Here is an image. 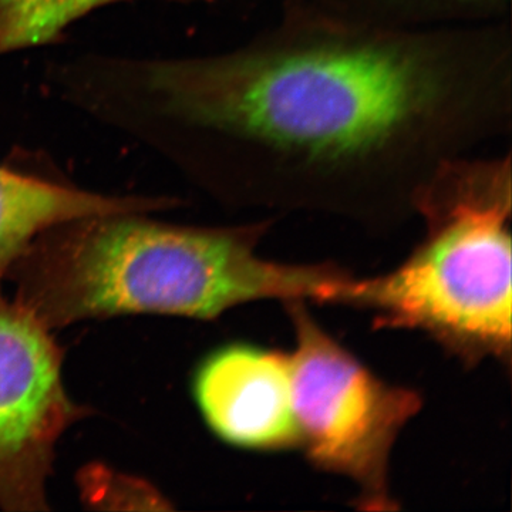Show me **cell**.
<instances>
[{
  "mask_svg": "<svg viewBox=\"0 0 512 512\" xmlns=\"http://www.w3.org/2000/svg\"><path fill=\"white\" fill-rule=\"evenodd\" d=\"M144 80L218 200L393 228L437 165L511 136V20L384 29L284 0L248 42Z\"/></svg>",
  "mask_w": 512,
  "mask_h": 512,
  "instance_id": "6da1fadb",
  "label": "cell"
},
{
  "mask_svg": "<svg viewBox=\"0 0 512 512\" xmlns=\"http://www.w3.org/2000/svg\"><path fill=\"white\" fill-rule=\"evenodd\" d=\"M144 214L83 218L42 232L6 274L16 301L53 330L138 313L210 320L265 299L348 305L355 291V276L338 266L259 256L272 220L184 227Z\"/></svg>",
  "mask_w": 512,
  "mask_h": 512,
  "instance_id": "7a4b0ae2",
  "label": "cell"
},
{
  "mask_svg": "<svg viewBox=\"0 0 512 512\" xmlns=\"http://www.w3.org/2000/svg\"><path fill=\"white\" fill-rule=\"evenodd\" d=\"M511 153L448 158L421 183L424 237L394 271L360 279L353 308L420 330L467 365L511 363Z\"/></svg>",
  "mask_w": 512,
  "mask_h": 512,
  "instance_id": "3957f363",
  "label": "cell"
},
{
  "mask_svg": "<svg viewBox=\"0 0 512 512\" xmlns=\"http://www.w3.org/2000/svg\"><path fill=\"white\" fill-rule=\"evenodd\" d=\"M285 306L295 330L289 362L299 447L313 466L355 485L360 510L396 511L390 454L420 412V394L367 369L316 322L305 301Z\"/></svg>",
  "mask_w": 512,
  "mask_h": 512,
  "instance_id": "277c9868",
  "label": "cell"
},
{
  "mask_svg": "<svg viewBox=\"0 0 512 512\" xmlns=\"http://www.w3.org/2000/svg\"><path fill=\"white\" fill-rule=\"evenodd\" d=\"M89 410L70 399L52 330L0 291V508L46 511L57 441Z\"/></svg>",
  "mask_w": 512,
  "mask_h": 512,
  "instance_id": "5b68a950",
  "label": "cell"
},
{
  "mask_svg": "<svg viewBox=\"0 0 512 512\" xmlns=\"http://www.w3.org/2000/svg\"><path fill=\"white\" fill-rule=\"evenodd\" d=\"M192 394L208 429L249 451L299 447L289 353L229 343L205 356Z\"/></svg>",
  "mask_w": 512,
  "mask_h": 512,
  "instance_id": "8992f818",
  "label": "cell"
},
{
  "mask_svg": "<svg viewBox=\"0 0 512 512\" xmlns=\"http://www.w3.org/2000/svg\"><path fill=\"white\" fill-rule=\"evenodd\" d=\"M165 198L113 197L50 183L0 167V279L47 229L103 215L173 207Z\"/></svg>",
  "mask_w": 512,
  "mask_h": 512,
  "instance_id": "52a82bcc",
  "label": "cell"
},
{
  "mask_svg": "<svg viewBox=\"0 0 512 512\" xmlns=\"http://www.w3.org/2000/svg\"><path fill=\"white\" fill-rule=\"evenodd\" d=\"M350 22L384 29L477 25L510 19L511 0H315Z\"/></svg>",
  "mask_w": 512,
  "mask_h": 512,
  "instance_id": "ba28073f",
  "label": "cell"
},
{
  "mask_svg": "<svg viewBox=\"0 0 512 512\" xmlns=\"http://www.w3.org/2000/svg\"><path fill=\"white\" fill-rule=\"evenodd\" d=\"M126 0H0V55L52 42L74 20ZM210 3L214 0H168Z\"/></svg>",
  "mask_w": 512,
  "mask_h": 512,
  "instance_id": "9c48e42d",
  "label": "cell"
}]
</instances>
